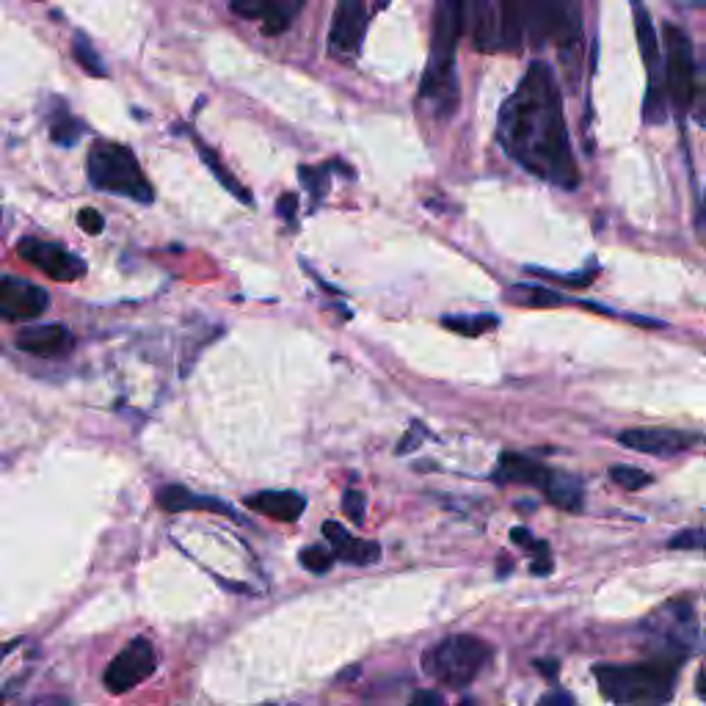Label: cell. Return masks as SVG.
<instances>
[{
    "mask_svg": "<svg viewBox=\"0 0 706 706\" xmlns=\"http://www.w3.org/2000/svg\"><path fill=\"white\" fill-rule=\"evenodd\" d=\"M497 138L511 160L538 179L566 190L580 185L563 100L549 63L532 61L513 95L502 102Z\"/></svg>",
    "mask_w": 706,
    "mask_h": 706,
    "instance_id": "obj_1",
    "label": "cell"
},
{
    "mask_svg": "<svg viewBox=\"0 0 706 706\" xmlns=\"http://www.w3.org/2000/svg\"><path fill=\"white\" fill-rule=\"evenodd\" d=\"M464 0H433L431 59L420 84V100L437 119L453 117L459 108L455 48L464 33Z\"/></svg>",
    "mask_w": 706,
    "mask_h": 706,
    "instance_id": "obj_2",
    "label": "cell"
},
{
    "mask_svg": "<svg viewBox=\"0 0 706 706\" xmlns=\"http://www.w3.org/2000/svg\"><path fill=\"white\" fill-rule=\"evenodd\" d=\"M682 665H685V659L651 657L638 665H599L594 674L607 702L665 704L674 696Z\"/></svg>",
    "mask_w": 706,
    "mask_h": 706,
    "instance_id": "obj_3",
    "label": "cell"
},
{
    "mask_svg": "<svg viewBox=\"0 0 706 706\" xmlns=\"http://www.w3.org/2000/svg\"><path fill=\"white\" fill-rule=\"evenodd\" d=\"M491 663V646L474 635H450L422 654V670L453 690L472 685Z\"/></svg>",
    "mask_w": 706,
    "mask_h": 706,
    "instance_id": "obj_4",
    "label": "cell"
},
{
    "mask_svg": "<svg viewBox=\"0 0 706 706\" xmlns=\"http://www.w3.org/2000/svg\"><path fill=\"white\" fill-rule=\"evenodd\" d=\"M86 175L95 188L108 190V194H119L125 199L141 202V205H149L155 199V190L144 177L141 164L121 144L97 141L86 158Z\"/></svg>",
    "mask_w": 706,
    "mask_h": 706,
    "instance_id": "obj_5",
    "label": "cell"
},
{
    "mask_svg": "<svg viewBox=\"0 0 706 706\" xmlns=\"http://www.w3.org/2000/svg\"><path fill=\"white\" fill-rule=\"evenodd\" d=\"M654 657L687 659L702 648V627H698L696 610L687 599H676L654 610L640 624Z\"/></svg>",
    "mask_w": 706,
    "mask_h": 706,
    "instance_id": "obj_6",
    "label": "cell"
},
{
    "mask_svg": "<svg viewBox=\"0 0 706 706\" xmlns=\"http://www.w3.org/2000/svg\"><path fill=\"white\" fill-rule=\"evenodd\" d=\"M665 95L674 111L685 117L696 100V59L693 42L682 28L665 26Z\"/></svg>",
    "mask_w": 706,
    "mask_h": 706,
    "instance_id": "obj_7",
    "label": "cell"
},
{
    "mask_svg": "<svg viewBox=\"0 0 706 706\" xmlns=\"http://www.w3.org/2000/svg\"><path fill=\"white\" fill-rule=\"evenodd\" d=\"M528 33L536 45H571L580 33L577 0H528Z\"/></svg>",
    "mask_w": 706,
    "mask_h": 706,
    "instance_id": "obj_8",
    "label": "cell"
},
{
    "mask_svg": "<svg viewBox=\"0 0 706 706\" xmlns=\"http://www.w3.org/2000/svg\"><path fill=\"white\" fill-rule=\"evenodd\" d=\"M155 668H158V654H155L149 640L138 638L133 640V644H127L117 657H114L106 676H102V685H106V690L114 693V696H121V693H130L133 687L147 682L149 676L155 674Z\"/></svg>",
    "mask_w": 706,
    "mask_h": 706,
    "instance_id": "obj_9",
    "label": "cell"
},
{
    "mask_svg": "<svg viewBox=\"0 0 706 706\" xmlns=\"http://www.w3.org/2000/svg\"><path fill=\"white\" fill-rule=\"evenodd\" d=\"M17 254L33 268L42 271L53 282H78L86 274V263L78 254L67 252V248L56 246L50 241H37V237H22L17 243Z\"/></svg>",
    "mask_w": 706,
    "mask_h": 706,
    "instance_id": "obj_10",
    "label": "cell"
},
{
    "mask_svg": "<svg viewBox=\"0 0 706 706\" xmlns=\"http://www.w3.org/2000/svg\"><path fill=\"white\" fill-rule=\"evenodd\" d=\"M367 31V6L364 0H340L334 11L332 31H329V50L334 59H353L362 48Z\"/></svg>",
    "mask_w": 706,
    "mask_h": 706,
    "instance_id": "obj_11",
    "label": "cell"
},
{
    "mask_svg": "<svg viewBox=\"0 0 706 706\" xmlns=\"http://www.w3.org/2000/svg\"><path fill=\"white\" fill-rule=\"evenodd\" d=\"M696 433L676 431V428H633V431L618 433V444L621 448L635 450V453L657 455V459H674V455L696 448Z\"/></svg>",
    "mask_w": 706,
    "mask_h": 706,
    "instance_id": "obj_12",
    "label": "cell"
},
{
    "mask_svg": "<svg viewBox=\"0 0 706 706\" xmlns=\"http://www.w3.org/2000/svg\"><path fill=\"white\" fill-rule=\"evenodd\" d=\"M50 306V293L20 276H0V317L3 321H33Z\"/></svg>",
    "mask_w": 706,
    "mask_h": 706,
    "instance_id": "obj_13",
    "label": "cell"
},
{
    "mask_svg": "<svg viewBox=\"0 0 706 706\" xmlns=\"http://www.w3.org/2000/svg\"><path fill=\"white\" fill-rule=\"evenodd\" d=\"M17 349L31 353V356H63L75 349V334L69 332L61 323H50V326H33V329H22L17 334Z\"/></svg>",
    "mask_w": 706,
    "mask_h": 706,
    "instance_id": "obj_14",
    "label": "cell"
},
{
    "mask_svg": "<svg viewBox=\"0 0 706 706\" xmlns=\"http://www.w3.org/2000/svg\"><path fill=\"white\" fill-rule=\"evenodd\" d=\"M323 536L332 543L334 558L351 566H370L381 558V547L375 541H364V538L351 536L343 524L326 522L323 524Z\"/></svg>",
    "mask_w": 706,
    "mask_h": 706,
    "instance_id": "obj_15",
    "label": "cell"
},
{
    "mask_svg": "<svg viewBox=\"0 0 706 706\" xmlns=\"http://www.w3.org/2000/svg\"><path fill=\"white\" fill-rule=\"evenodd\" d=\"M528 33V0H497V50L517 53Z\"/></svg>",
    "mask_w": 706,
    "mask_h": 706,
    "instance_id": "obj_16",
    "label": "cell"
},
{
    "mask_svg": "<svg viewBox=\"0 0 706 706\" xmlns=\"http://www.w3.org/2000/svg\"><path fill=\"white\" fill-rule=\"evenodd\" d=\"M158 506L169 513L179 511H216V513H227V517L237 519V513L233 511V506L224 500H216V497H202L188 491L185 486L169 483L158 491Z\"/></svg>",
    "mask_w": 706,
    "mask_h": 706,
    "instance_id": "obj_17",
    "label": "cell"
},
{
    "mask_svg": "<svg viewBox=\"0 0 706 706\" xmlns=\"http://www.w3.org/2000/svg\"><path fill=\"white\" fill-rule=\"evenodd\" d=\"M246 508L276 519V522H295L304 513L306 500L298 491H257V494L246 497Z\"/></svg>",
    "mask_w": 706,
    "mask_h": 706,
    "instance_id": "obj_18",
    "label": "cell"
},
{
    "mask_svg": "<svg viewBox=\"0 0 706 706\" xmlns=\"http://www.w3.org/2000/svg\"><path fill=\"white\" fill-rule=\"evenodd\" d=\"M549 470L541 464V461L530 459V455L522 453H502L500 464L491 478L497 483H522V486H538L541 489L543 480H547Z\"/></svg>",
    "mask_w": 706,
    "mask_h": 706,
    "instance_id": "obj_19",
    "label": "cell"
},
{
    "mask_svg": "<svg viewBox=\"0 0 706 706\" xmlns=\"http://www.w3.org/2000/svg\"><path fill=\"white\" fill-rule=\"evenodd\" d=\"M229 9L243 20L263 22V31L268 37H276V33L287 31V26H291V14L274 0H229Z\"/></svg>",
    "mask_w": 706,
    "mask_h": 706,
    "instance_id": "obj_20",
    "label": "cell"
},
{
    "mask_svg": "<svg viewBox=\"0 0 706 706\" xmlns=\"http://www.w3.org/2000/svg\"><path fill=\"white\" fill-rule=\"evenodd\" d=\"M541 491L555 508H563V511L577 513V511H582V506H586V489H582L580 478H575V474H569V472L549 470L547 480H543V486H541Z\"/></svg>",
    "mask_w": 706,
    "mask_h": 706,
    "instance_id": "obj_21",
    "label": "cell"
},
{
    "mask_svg": "<svg viewBox=\"0 0 706 706\" xmlns=\"http://www.w3.org/2000/svg\"><path fill=\"white\" fill-rule=\"evenodd\" d=\"M506 298L511 304L532 306V310H543V306H558L563 304V295L555 293L547 285H513L506 291Z\"/></svg>",
    "mask_w": 706,
    "mask_h": 706,
    "instance_id": "obj_22",
    "label": "cell"
},
{
    "mask_svg": "<svg viewBox=\"0 0 706 706\" xmlns=\"http://www.w3.org/2000/svg\"><path fill=\"white\" fill-rule=\"evenodd\" d=\"M196 149H199V153H202V160H205L207 169H210L213 175H216L218 183H222L224 188H227L229 194H233L237 202H243V205H252V194H248V190L243 188V185L237 183V179H235L233 175H229V169H227V166L222 164V160H218V155L213 153V149L207 147L205 141H199V138H196Z\"/></svg>",
    "mask_w": 706,
    "mask_h": 706,
    "instance_id": "obj_23",
    "label": "cell"
},
{
    "mask_svg": "<svg viewBox=\"0 0 706 706\" xmlns=\"http://www.w3.org/2000/svg\"><path fill=\"white\" fill-rule=\"evenodd\" d=\"M444 326L455 334H464V337H480V334H489L500 326V317L497 315H453L444 317Z\"/></svg>",
    "mask_w": 706,
    "mask_h": 706,
    "instance_id": "obj_24",
    "label": "cell"
},
{
    "mask_svg": "<svg viewBox=\"0 0 706 706\" xmlns=\"http://www.w3.org/2000/svg\"><path fill=\"white\" fill-rule=\"evenodd\" d=\"M86 127L80 125L78 119L69 111H59L53 119H50V138H53L59 147H75V144L84 138Z\"/></svg>",
    "mask_w": 706,
    "mask_h": 706,
    "instance_id": "obj_25",
    "label": "cell"
},
{
    "mask_svg": "<svg viewBox=\"0 0 706 706\" xmlns=\"http://www.w3.org/2000/svg\"><path fill=\"white\" fill-rule=\"evenodd\" d=\"M72 53H75V59H78L80 67H84L89 75H95V78H106V75H108L106 63H102L100 56H97L95 45H91L89 39L84 37V33H75Z\"/></svg>",
    "mask_w": 706,
    "mask_h": 706,
    "instance_id": "obj_26",
    "label": "cell"
},
{
    "mask_svg": "<svg viewBox=\"0 0 706 706\" xmlns=\"http://www.w3.org/2000/svg\"><path fill=\"white\" fill-rule=\"evenodd\" d=\"M334 552L332 549H326V547H306V549H301V555H298V563L304 566L306 571H312V575H326L329 569H332L334 566Z\"/></svg>",
    "mask_w": 706,
    "mask_h": 706,
    "instance_id": "obj_27",
    "label": "cell"
},
{
    "mask_svg": "<svg viewBox=\"0 0 706 706\" xmlns=\"http://www.w3.org/2000/svg\"><path fill=\"white\" fill-rule=\"evenodd\" d=\"M610 478H612V483H618L621 489H629V491H640V489H646V486L654 483L651 474L638 470V467H629V464L612 467Z\"/></svg>",
    "mask_w": 706,
    "mask_h": 706,
    "instance_id": "obj_28",
    "label": "cell"
},
{
    "mask_svg": "<svg viewBox=\"0 0 706 706\" xmlns=\"http://www.w3.org/2000/svg\"><path fill=\"white\" fill-rule=\"evenodd\" d=\"M298 177L301 183H304V188L310 190L315 199H323V196L329 194V166H317V169H312V166H301Z\"/></svg>",
    "mask_w": 706,
    "mask_h": 706,
    "instance_id": "obj_29",
    "label": "cell"
},
{
    "mask_svg": "<svg viewBox=\"0 0 706 706\" xmlns=\"http://www.w3.org/2000/svg\"><path fill=\"white\" fill-rule=\"evenodd\" d=\"M530 274L541 276V280L555 282V285H566V287H588L590 282L596 280V271H582V274H555V271H541V268H532L530 265Z\"/></svg>",
    "mask_w": 706,
    "mask_h": 706,
    "instance_id": "obj_30",
    "label": "cell"
},
{
    "mask_svg": "<svg viewBox=\"0 0 706 706\" xmlns=\"http://www.w3.org/2000/svg\"><path fill=\"white\" fill-rule=\"evenodd\" d=\"M364 506H367V500H364V494L362 491H356V489H349L343 494V511H345V517L351 519L353 524H356V528H362L364 524Z\"/></svg>",
    "mask_w": 706,
    "mask_h": 706,
    "instance_id": "obj_31",
    "label": "cell"
},
{
    "mask_svg": "<svg viewBox=\"0 0 706 706\" xmlns=\"http://www.w3.org/2000/svg\"><path fill=\"white\" fill-rule=\"evenodd\" d=\"M670 549H706L704 530H682L679 536L670 538Z\"/></svg>",
    "mask_w": 706,
    "mask_h": 706,
    "instance_id": "obj_32",
    "label": "cell"
},
{
    "mask_svg": "<svg viewBox=\"0 0 706 706\" xmlns=\"http://www.w3.org/2000/svg\"><path fill=\"white\" fill-rule=\"evenodd\" d=\"M78 224H80V229L89 235H100L102 229H106V222H102V216L95 210V207H86V210H80Z\"/></svg>",
    "mask_w": 706,
    "mask_h": 706,
    "instance_id": "obj_33",
    "label": "cell"
},
{
    "mask_svg": "<svg viewBox=\"0 0 706 706\" xmlns=\"http://www.w3.org/2000/svg\"><path fill=\"white\" fill-rule=\"evenodd\" d=\"M425 425L422 422H412V433H406V437L401 439V444H398V455H406L412 453V450L420 448V439L425 437Z\"/></svg>",
    "mask_w": 706,
    "mask_h": 706,
    "instance_id": "obj_34",
    "label": "cell"
},
{
    "mask_svg": "<svg viewBox=\"0 0 706 706\" xmlns=\"http://www.w3.org/2000/svg\"><path fill=\"white\" fill-rule=\"evenodd\" d=\"M276 213H280L285 222H295V213H298V199L293 194H285L280 202H276Z\"/></svg>",
    "mask_w": 706,
    "mask_h": 706,
    "instance_id": "obj_35",
    "label": "cell"
},
{
    "mask_svg": "<svg viewBox=\"0 0 706 706\" xmlns=\"http://www.w3.org/2000/svg\"><path fill=\"white\" fill-rule=\"evenodd\" d=\"M541 706H552V704H558V706H571L575 704V698L569 696V693H563V690H552V693H547V696H541V702H538Z\"/></svg>",
    "mask_w": 706,
    "mask_h": 706,
    "instance_id": "obj_36",
    "label": "cell"
},
{
    "mask_svg": "<svg viewBox=\"0 0 706 706\" xmlns=\"http://www.w3.org/2000/svg\"><path fill=\"white\" fill-rule=\"evenodd\" d=\"M412 704H425V706H439L442 704V696L439 693H431V690H420L412 696Z\"/></svg>",
    "mask_w": 706,
    "mask_h": 706,
    "instance_id": "obj_37",
    "label": "cell"
},
{
    "mask_svg": "<svg viewBox=\"0 0 706 706\" xmlns=\"http://www.w3.org/2000/svg\"><path fill=\"white\" fill-rule=\"evenodd\" d=\"M536 668L541 670L543 676H549L552 682H555V676H558V663H555V659H538Z\"/></svg>",
    "mask_w": 706,
    "mask_h": 706,
    "instance_id": "obj_38",
    "label": "cell"
},
{
    "mask_svg": "<svg viewBox=\"0 0 706 706\" xmlns=\"http://www.w3.org/2000/svg\"><path fill=\"white\" fill-rule=\"evenodd\" d=\"M627 321L638 323V326H646V329H665V323H663V321H654V317H638V315H633V317H627Z\"/></svg>",
    "mask_w": 706,
    "mask_h": 706,
    "instance_id": "obj_39",
    "label": "cell"
},
{
    "mask_svg": "<svg viewBox=\"0 0 706 706\" xmlns=\"http://www.w3.org/2000/svg\"><path fill=\"white\" fill-rule=\"evenodd\" d=\"M696 687H698V696L704 698L706 702V665L702 668V674H698V682H696Z\"/></svg>",
    "mask_w": 706,
    "mask_h": 706,
    "instance_id": "obj_40",
    "label": "cell"
},
{
    "mask_svg": "<svg viewBox=\"0 0 706 706\" xmlns=\"http://www.w3.org/2000/svg\"><path fill=\"white\" fill-rule=\"evenodd\" d=\"M386 3H390V0H375V9H384Z\"/></svg>",
    "mask_w": 706,
    "mask_h": 706,
    "instance_id": "obj_41",
    "label": "cell"
},
{
    "mask_svg": "<svg viewBox=\"0 0 706 706\" xmlns=\"http://www.w3.org/2000/svg\"><path fill=\"white\" fill-rule=\"evenodd\" d=\"M9 648H11V646H0V657H3V654L9 651Z\"/></svg>",
    "mask_w": 706,
    "mask_h": 706,
    "instance_id": "obj_42",
    "label": "cell"
},
{
    "mask_svg": "<svg viewBox=\"0 0 706 706\" xmlns=\"http://www.w3.org/2000/svg\"><path fill=\"white\" fill-rule=\"evenodd\" d=\"M287 3H293V6H301V3H304V0H287Z\"/></svg>",
    "mask_w": 706,
    "mask_h": 706,
    "instance_id": "obj_43",
    "label": "cell"
}]
</instances>
